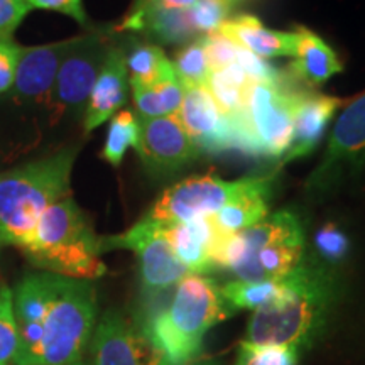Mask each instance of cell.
<instances>
[{
  "label": "cell",
  "instance_id": "1",
  "mask_svg": "<svg viewBox=\"0 0 365 365\" xmlns=\"http://www.w3.org/2000/svg\"><path fill=\"white\" fill-rule=\"evenodd\" d=\"M339 296V279L330 267L318 257H303L282 277L281 293L252 313L244 341L304 349L325 328Z\"/></svg>",
  "mask_w": 365,
  "mask_h": 365
},
{
  "label": "cell",
  "instance_id": "2",
  "mask_svg": "<svg viewBox=\"0 0 365 365\" xmlns=\"http://www.w3.org/2000/svg\"><path fill=\"white\" fill-rule=\"evenodd\" d=\"M80 145L0 173V245L29 244L39 218L51 205L71 196V171Z\"/></svg>",
  "mask_w": 365,
  "mask_h": 365
},
{
  "label": "cell",
  "instance_id": "3",
  "mask_svg": "<svg viewBox=\"0 0 365 365\" xmlns=\"http://www.w3.org/2000/svg\"><path fill=\"white\" fill-rule=\"evenodd\" d=\"M232 312L212 277L188 274L175 286L168 307L150 314L143 330L168 365H186L200 354L207 331Z\"/></svg>",
  "mask_w": 365,
  "mask_h": 365
},
{
  "label": "cell",
  "instance_id": "4",
  "mask_svg": "<svg viewBox=\"0 0 365 365\" xmlns=\"http://www.w3.org/2000/svg\"><path fill=\"white\" fill-rule=\"evenodd\" d=\"M22 252L44 272L70 279L95 281L107 272L100 237L71 196L46 210Z\"/></svg>",
  "mask_w": 365,
  "mask_h": 365
},
{
  "label": "cell",
  "instance_id": "5",
  "mask_svg": "<svg viewBox=\"0 0 365 365\" xmlns=\"http://www.w3.org/2000/svg\"><path fill=\"white\" fill-rule=\"evenodd\" d=\"M304 257V228L291 210L267 215L255 225L227 235L218 250V269L240 281L282 279Z\"/></svg>",
  "mask_w": 365,
  "mask_h": 365
},
{
  "label": "cell",
  "instance_id": "6",
  "mask_svg": "<svg viewBox=\"0 0 365 365\" xmlns=\"http://www.w3.org/2000/svg\"><path fill=\"white\" fill-rule=\"evenodd\" d=\"M97 318V289L91 281L59 277L56 294L44 317L33 365L80 362Z\"/></svg>",
  "mask_w": 365,
  "mask_h": 365
},
{
  "label": "cell",
  "instance_id": "7",
  "mask_svg": "<svg viewBox=\"0 0 365 365\" xmlns=\"http://www.w3.org/2000/svg\"><path fill=\"white\" fill-rule=\"evenodd\" d=\"M301 90H291L279 81H252L247 90L244 120L252 137L257 158L279 159L293 139L294 113Z\"/></svg>",
  "mask_w": 365,
  "mask_h": 365
},
{
  "label": "cell",
  "instance_id": "8",
  "mask_svg": "<svg viewBox=\"0 0 365 365\" xmlns=\"http://www.w3.org/2000/svg\"><path fill=\"white\" fill-rule=\"evenodd\" d=\"M259 178L261 176L225 181L215 175L190 176L164 190L144 217L159 225L210 217L252 188Z\"/></svg>",
  "mask_w": 365,
  "mask_h": 365
},
{
  "label": "cell",
  "instance_id": "9",
  "mask_svg": "<svg viewBox=\"0 0 365 365\" xmlns=\"http://www.w3.org/2000/svg\"><path fill=\"white\" fill-rule=\"evenodd\" d=\"M365 168V91L340 113L333 127L328 148L318 168L307 181V191L325 195L354 180Z\"/></svg>",
  "mask_w": 365,
  "mask_h": 365
},
{
  "label": "cell",
  "instance_id": "10",
  "mask_svg": "<svg viewBox=\"0 0 365 365\" xmlns=\"http://www.w3.org/2000/svg\"><path fill=\"white\" fill-rule=\"evenodd\" d=\"M115 249H127L135 254L139 261L140 282L150 294L163 293L170 287H175L191 274L173 254L170 244L164 239L161 225L145 217L124 234L100 237L102 254Z\"/></svg>",
  "mask_w": 365,
  "mask_h": 365
},
{
  "label": "cell",
  "instance_id": "11",
  "mask_svg": "<svg viewBox=\"0 0 365 365\" xmlns=\"http://www.w3.org/2000/svg\"><path fill=\"white\" fill-rule=\"evenodd\" d=\"M112 44L105 34L80 36L78 43L63 59L54 81L48 110L53 122L85 110Z\"/></svg>",
  "mask_w": 365,
  "mask_h": 365
},
{
  "label": "cell",
  "instance_id": "12",
  "mask_svg": "<svg viewBox=\"0 0 365 365\" xmlns=\"http://www.w3.org/2000/svg\"><path fill=\"white\" fill-rule=\"evenodd\" d=\"M139 120L140 135L135 150L150 176L168 178L176 175L202 154L176 115Z\"/></svg>",
  "mask_w": 365,
  "mask_h": 365
},
{
  "label": "cell",
  "instance_id": "13",
  "mask_svg": "<svg viewBox=\"0 0 365 365\" xmlns=\"http://www.w3.org/2000/svg\"><path fill=\"white\" fill-rule=\"evenodd\" d=\"M95 365H168L164 355L124 314L107 312L95 328Z\"/></svg>",
  "mask_w": 365,
  "mask_h": 365
},
{
  "label": "cell",
  "instance_id": "14",
  "mask_svg": "<svg viewBox=\"0 0 365 365\" xmlns=\"http://www.w3.org/2000/svg\"><path fill=\"white\" fill-rule=\"evenodd\" d=\"M78 39L80 36H76L56 43L22 48L16 81L9 91L14 102L24 107L48 108L59 66Z\"/></svg>",
  "mask_w": 365,
  "mask_h": 365
},
{
  "label": "cell",
  "instance_id": "15",
  "mask_svg": "<svg viewBox=\"0 0 365 365\" xmlns=\"http://www.w3.org/2000/svg\"><path fill=\"white\" fill-rule=\"evenodd\" d=\"M59 277L51 272L27 274L14 291V314H16L19 349L14 364L33 365L43 333L44 317L56 294Z\"/></svg>",
  "mask_w": 365,
  "mask_h": 365
},
{
  "label": "cell",
  "instance_id": "16",
  "mask_svg": "<svg viewBox=\"0 0 365 365\" xmlns=\"http://www.w3.org/2000/svg\"><path fill=\"white\" fill-rule=\"evenodd\" d=\"M161 232L176 259L191 274H207L218 269V250L225 234L215 227L212 217L161 225Z\"/></svg>",
  "mask_w": 365,
  "mask_h": 365
},
{
  "label": "cell",
  "instance_id": "17",
  "mask_svg": "<svg viewBox=\"0 0 365 365\" xmlns=\"http://www.w3.org/2000/svg\"><path fill=\"white\" fill-rule=\"evenodd\" d=\"M129 86L125 49L112 46L85 105L83 130L86 134L110 120L124 107Z\"/></svg>",
  "mask_w": 365,
  "mask_h": 365
},
{
  "label": "cell",
  "instance_id": "18",
  "mask_svg": "<svg viewBox=\"0 0 365 365\" xmlns=\"http://www.w3.org/2000/svg\"><path fill=\"white\" fill-rule=\"evenodd\" d=\"M344 100L317 91H301L298 108L294 113L293 139L289 149L281 158V164L293 163L296 159L307 158L318 148L319 140L325 135L327 127L333 115L341 107Z\"/></svg>",
  "mask_w": 365,
  "mask_h": 365
},
{
  "label": "cell",
  "instance_id": "19",
  "mask_svg": "<svg viewBox=\"0 0 365 365\" xmlns=\"http://www.w3.org/2000/svg\"><path fill=\"white\" fill-rule=\"evenodd\" d=\"M217 31L262 59L294 58L296 49H298L296 31L284 33V31L269 29L257 17L249 16V14L228 17Z\"/></svg>",
  "mask_w": 365,
  "mask_h": 365
},
{
  "label": "cell",
  "instance_id": "20",
  "mask_svg": "<svg viewBox=\"0 0 365 365\" xmlns=\"http://www.w3.org/2000/svg\"><path fill=\"white\" fill-rule=\"evenodd\" d=\"M274 175L261 176L252 188L237 196L234 202L213 213L212 220L222 234L232 235L255 225L269 215V202L272 196Z\"/></svg>",
  "mask_w": 365,
  "mask_h": 365
},
{
  "label": "cell",
  "instance_id": "21",
  "mask_svg": "<svg viewBox=\"0 0 365 365\" xmlns=\"http://www.w3.org/2000/svg\"><path fill=\"white\" fill-rule=\"evenodd\" d=\"M298 34V49L294 61L291 63V71L296 78L308 85H322L336 73L344 71L340 58L333 51L330 44L309 31L304 26H296Z\"/></svg>",
  "mask_w": 365,
  "mask_h": 365
},
{
  "label": "cell",
  "instance_id": "22",
  "mask_svg": "<svg viewBox=\"0 0 365 365\" xmlns=\"http://www.w3.org/2000/svg\"><path fill=\"white\" fill-rule=\"evenodd\" d=\"M130 86H153L178 78L173 61L156 44H135L125 53Z\"/></svg>",
  "mask_w": 365,
  "mask_h": 365
},
{
  "label": "cell",
  "instance_id": "23",
  "mask_svg": "<svg viewBox=\"0 0 365 365\" xmlns=\"http://www.w3.org/2000/svg\"><path fill=\"white\" fill-rule=\"evenodd\" d=\"M135 110L140 118H158L178 115L182 98L185 85L180 78L163 81L153 86H130Z\"/></svg>",
  "mask_w": 365,
  "mask_h": 365
},
{
  "label": "cell",
  "instance_id": "24",
  "mask_svg": "<svg viewBox=\"0 0 365 365\" xmlns=\"http://www.w3.org/2000/svg\"><path fill=\"white\" fill-rule=\"evenodd\" d=\"M252 81L254 80L239 65H232L218 71H212L207 81V88L225 115H237L244 112L247 90Z\"/></svg>",
  "mask_w": 365,
  "mask_h": 365
},
{
  "label": "cell",
  "instance_id": "25",
  "mask_svg": "<svg viewBox=\"0 0 365 365\" xmlns=\"http://www.w3.org/2000/svg\"><path fill=\"white\" fill-rule=\"evenodd\" d=\"M140 135V120L130 110H118L108 120L107 135L100 153V158L113 168H118L124 161L125 153L130 148H137Z\"/></svg>",
  "mask_w": 365,
  "mask_h": 365
},
{
  "label": "cell",
  "instance_id": "26",
  "mask_svg": "<svg viewBox=\"0 0 365 365\" xmlns=\"http://www.w3.org/2000/svg\"><path fill=\"white\" fill-rule=\"evenodd\" d=\"M222 296L232 309H255L266 307L282 289V279L271 281H230L220 287Z\"/></svg>",
  "mask_w": 365,
  "mask_h": 365
},
{
  "label": "cell",
  "instance_id": "27",
  "mask_svg": "<svg viewBox=\"0 0 365 365\" xmlns=\"http://www.w3.org/2000/svg\"><path fill=\"white\" fill-rule=\"evenodd\" d=\"M173 66L176 76L185 86H207L212 70H210L202 36L175 54Z\"/></svg>",
  "mask_w": 365,
  "mask_h": 365
},
{
  "label": "cell",
  "instance_id": "28",
  "mask_svg": "<svg viewBox=\"0 0 365 365\" xmlns=\"http://www.w3.org/2000/svg\"><path fill=\"white\" fill-rule=\"evenodd\" d=\"M19 349L16 314H14V291L0 282V365H11Z\"/></svg>",
  "mask_w": 365,
  "mask_h": 365
},
{
  "label": "cell",
  "instance_id": "29",
  "mask_svg": "<svg viewBox=\"0 0 365 365\" xmlns=\"http://www.w3.org/2000/svg\"><path fill=\"white\" fill-rule=\"evenodd\" d=\"M299 350L282 345H255L242 340L235 365H298Z\"/></svg>",
  "mask_w": 365,
  "mask_h": 365
},
{
  "label": "cell",
  "instance_id": "30",
  "mask_svg": "<svg viewBox=\"0 0 365 365\" xmlns=\"http://www.w3.org/2000/svg\"><path fill=\"white\" fill-rule=\"evenodd\" d=\"M232 9L230 0H196L188 9L191 26L200 36L213 33L228 19Z\"/></svg>",
  "mask_w": 365,
  "mask_h": 365
},
{
  "label": "cell",
  "instance_id": "31",
  "mask_svg": "<svg viewBox=\"0 0 365 365\" xmlns=\"http://www.w3.org/2000/svg\"><path fill=\"white\" fill-rule=\"evenodd\" d=\"M350 242L345 232L335 223H325L314 235V250L319 261L327 266L340 262L349 254Z\"/></svg>",
  "mask_w": 365,
  "mask_h": 365
},
{
  "label": "cell",
  "instance_id": "32",
  "mask_svg": "<svg viewBox=\"0 0 365 365\" xmlns=\"http://www.w3.org/2000/svg\"><path fill=\"white\" fill-rule=\"evenodd\" d=\"M31 11L27 0H0V41L12 39Z\"/></svg>",
  "mask_w": 365,
  "mask_h": 365
},
{
  "label": "cell",
  "instance_id": "33",
  "mask_svg": "<svg viewBox=\"0 0 365 365\" xmlns=\"http://www.w3.org/2000/svg\"><path fill=\"white\" fill-rule=\"evenodd\" d=\"M22 46L12 39L0 41V95L9 93L16 81Z\"/></svg>",
  "mask_w": 365,
  "mask_h": 365
},
{
  "label": "cell",
  "instance_id": "34",
  "mask_svg": "<svg viewBox=\"0 0 365 365\" xmlns=\"http://www.w3.org/2000/svg\"><path fill=\"white\" fill-rule=\"evenodd\" d=\"M31 9H39V11L58 12L63 16L71 17L81 27H88V16L83 7V0H27Z\"/></svg>",
  "mask_w": 365,
  "mask_h": 365
},
{
  "label": "cell",
  "instance_id": "35",
  "mask_svg": "<svg viewBox=\"0 0 365 365\" xmlns=\"http://www.w3.org/2000/svg\"><path fill=\"white\" fill-rule=\"evenodd\" d=\"M195 2L196 0H150L144 9H159V11H188ZM144 9H140V11H144Z\"/></svg>",
  "mask_w": 365,
  "mask_h": 365
},
{
  "label": "cell",
  "instance_id": "36",
  "mask_svg": "<svg viewBox=\"0 0 365 365\" xmlns=\"http://www.w3.org/2000/svg\"><path fill=\"white\" fill-rule=\"evenodd\" d=\"M149 2H150V0H134V6H132L130 12H137V11H140V9H144L145 6H148Z\"/></svg>",
  "mask_w": 365,
  "mask_h": 365
},
{
  "label": "cell",
  "instance_id": "37",
  "mask_svg": "<svg viewBox=\"0 0 365 365\" xmlns=\"http://www.w3.org/2000/svg\"><path fill=\"white\" fill-rule=\"evenodd\" d=\"M186 365H218V364L210 362V360H202V362H190V364H186Z\"/></svg>",
  "mask_w": 365,
  "mask_h": 365
},
{
  "label": "cell",
  "instance_id": "38",
  "mask_svg": "<svg viewBox=\"0 0 365 365\" xmlns=\"http://www.w3.org/2000/svg\"><path fill=\"white\" fill-rule=\"evenodd\" d=\"M240 2H242V0H230L232 6H237V4H240Z\"/></svg>",
  "mask_w": 365,
  "mask_h": 365
},
{
  "label": "cell",
  "instance_id": "39",
  "mask_svg": "<svg viewBox=\"0 0 365 365\" xmlns=\"http://www.w3.org/2000/svg\"><path fill=\"white\" fill-rule=\"evenodd\" d=\"M66 365H81L80 362H76V364H66Z\"/></svg>",
  "mask_w": 365,
  "mask_h": 365
}]
</instances>
